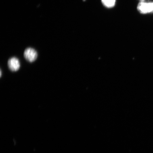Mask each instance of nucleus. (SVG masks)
<instances>
[{"label": "nucleus", "mask_w": 153, "mask_h": 153, "mask_svg": "<svg viewBox=\"0 0 153 153\" xmlns=\"http://www.w3.org/2000/svg\"><path fill=\"white\" fill-rule=\"evenodd\" d=\"M1 74H2L1 71Z\"/></svg>", "instance_id": "39448f33"}, {"label": "nucleus", "mask_w": 153, "mask_h": 153, "mask_svg": "<svg viewBox=\"0 0 153 153\" xmlns=\"http://www.w3.org/2000/svg\"><path fill=\"white\" fill-rule=\"evenodd\" d=\"M7 65L10 70L13 72L18 71L20 67V61L16 57H11L9 59Z\"/></svg>", "instance_id": "7ed1b4c3"}, {"label": "nucleus", "mask_w": 153, "mask_h": 153, "mask_svg": "<svg viewBox=\"0 0 153 153\" xmlns=\"http://www.w3.org/2000/svg\"><path fill=\"white\" fill-rule=\"evenodd\" d=\"M139 12L142 14H147L153 11V2L141 1L137 7Z\"/></svg>", "instance_id": "f257e3e1"}, {"label": "nucleus", "mask_w": 153, "mask_h": 153, "mask_svg": "<svg viewBox=\"0 0 153 153\" xmlns=\"http://www.w3.org/2000/svg\"><path fill=\"white\" fill-rule=\"evenodd\" d=\"M24 56L28 62H32L37 58L38 54L35 49L31 48H28L25 49L24 52Z\"/></svg>", "instance_id": "f03ea898"}, {"label": "nucleus", "mask_w": 153, "mask_h": 153, "mask_svg": "<svg viewBox=\"0 0 153 153\" xmlns=\"http://www.w3.org/2000/svg\"><path fill=\"white\" fill-rule=\"evenodd\" d=\"M102 4L108 8H111L114 6L116 0H101Z\"/></svg>", "instance_id": "20e7f679"}, {"label": "nucleus", "mask_w": 153, "mask_h": 153, "mask_svg": "<svg viewBox=\"0 0 153 153\" xmlns=\"http://www.w3.org/2000/svg\"><path fill=\"white\" fill-rule=\"evenodd\" d=\"M141 1H144L145 0H140Z\"/></svg>", "instance_id": "423d86ee"}]
</instances>
